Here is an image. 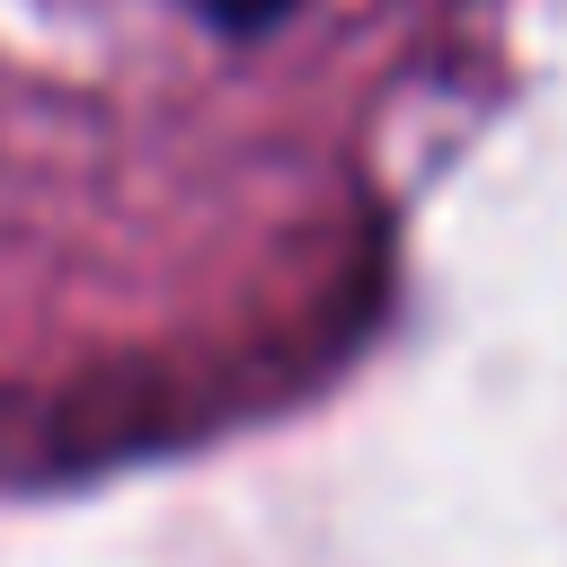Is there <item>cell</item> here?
Segmentation results:
<instances>
[{
    "label": "cell",
    "instance_id": "1",
    "mask_svg": "<svg viewBox=\"0 0 567 567\" xmlns=\"http://www.w3.org/2000/svg\"><path fill=\"white\" fill-rule=\"evenodd\" d=\"M284 9H301V0H195V18H213V27H230V35H257V27H275Z\"/></svg>",
    "mask_w": 567,
    "mask_h": 567
}]
</instances>
